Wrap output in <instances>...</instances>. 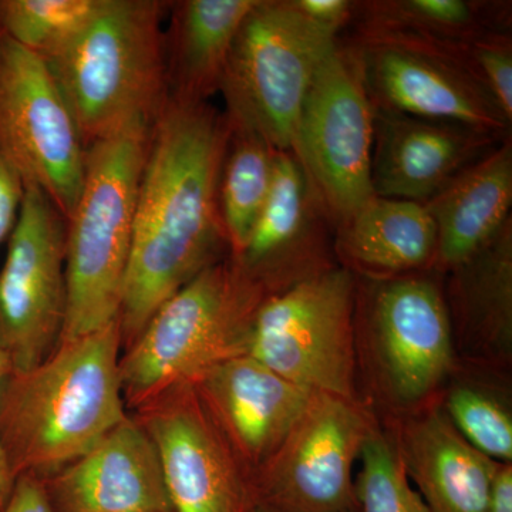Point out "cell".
I'll return each instance as SVG.
<instances>
[{
  "label": "cell",
  "instance_id": "6da1fadb",
  "mask_svg": "<svg viewBox=\"0 0 512 512\" xmlns=\"http://www.w3.org/2000/svg\"><path fill=\"white\" fill-rule=\"evenodd\" d=\"M229 133L211 101L171 97L151 127L119 315L123 352L171 296L231 255L220 211Z\"/></svg>",
  "mask_w": 512,
  "mask_h": 512
},
{
  "label": "cell",
  "instance_id": "7a4b0ae2",
  "mask_svg": "<svg viewBox=\"0 0 512 512\" xmlns=\"http://www.w3.org/2000/svg\"><path fill=\"white\" fill-rule=\"evenodd\" d=\"M119 320L60 343L46 360L12 372L0 394V456L10 480L52 477L126 419Z\"/></svg>",
  "mask_w": 512,
  "mask_h": 512
},
{
  "label": "cell",
  "instance_id": "3957f363",
  "mask_svg": "<svg viewBox=\"0 0 512 512\" xmlns=\"http://www.w3.org/2000/svg\"><path fill=\"white\" fill-rule=\"evenodd\" d=\"M355 279L360 402L380 424L436 403L457 366L443 274Z\"/></svg>",
  "mask_w": 512,
  "mask_h": 512
},
{
  "label": "cell",
  "instance_id": "277c9868",
  "mask_svg": "<svg viewBox=\"0 0 512 512\" xmlns=\"http://www.w3.org/2000/svg\"><path fill=\"white\" fill-rule=\"evenodd\" d=\"M167 8L160 0H103L83 32L46 60L84 146L151 128L163 113Z\"/></svg>",
  "mask_w": 512,
  "mask_h": 512
},
{
  "label": "cell",
  "instance_id": "5b68a950",
  "mask_svg": "<svg viewBox=\"0 0 512 512\" xmlns=\"http://www.w3.org/2000/svg\"><path fill=\"white\" fill-rule=\"evenodd\" d=\"M268 298L231 255L171 296L121 353L128 412L194 383L225 360L248 355L256 315Z\"/></svg>",
  "mask_w": 512,
  "mask_h": 512
},
{
  "label": "cell",
  "instance_id": "8992f818",
  "mask_svg": "<svg viewBox=\"0 0 512 512\" xmlns=\"http://www.w3.org/2000/svg\"><path fill=\"white\" fill-rule=\"evenodd\" d=\"M150 133L133 128L86 147L82 191L67 218V313L59 345L119 320Z\"/></svg>",
  "mask_w": 512,
  "mask_h": 512
},
{
  "label": "cell",
  "instance_id": "52a82bcc",
  "mask_svg": "<svg viewBox=\"0 0 512 512\" xmlns=\"http://www.w3.org/2000/svg\"><path fill=\"white\" fill-rule=\"evenodd\" d=\"M338 37L296 13L286 0H256L242 22L220 87L232 126L295 150L303 103Z\"/></svg>",
  "mask_w": 512,
  "mask_h": 512
},
{
  "label": "cell",
  "instance_id": "ba28073f",
  "mask_svg": "<svg viewBox=\"0 0 512 512\" xmlns=\"http://www.w3.org/2000/svg\"><path fill=\"white\" fill-rule=\"evenodd\" d=\"M355 276L342 266L266 299L248 355L311 392L360 402Z\"/></svg>",
  "mask_w": 512,
  "mask_h": 512
},
{
  "label": "cell",
  "instance_id": "9c48e42d",
  "mask_svg": "<svg viewBox=\"0 0 512 512\" xmlns=\"http://www.w3.org/2000/svg\"><path fill=\"white\" fill-rule=\"evenodd\" d=\"M373 140L375 106L355 53L338 39L306 94L293 150L333 229L375 197Z\"/></svg>",
  "mask_w": 512,
  "mask_h": 512
},
{
  "label": "cell",
  "instance_id": "30bf717a",
  "mask_svg": "<svg viewBox=\"0 0 512 512\" xmlns=\"http://www.w3.org/2000/svg\"><path fill=\"white\" fill-rule=\"evenodd\" d=\"M0 157L64 218L84 178L86 146L45 59L0 32Z\"/></svg>",
  "mask_w": 512,
  "mask_h": 512
},
{
  "label": "cell",
  "instance_id": "8fae6325",
  "mask_svg": "<svg viewBox=\"0 0 512 512\" xmlns=\"http://www.w3.org/2000/svg\"><path fill=\"white\" fill-rule=\"evenodd\" d=\"M377 423L362 402L313 392L274 456L252 478L255 511L357 512L355 464Z\"/></svg>",
  "mask_w": 512,
  "mask_h": 512
},
{
  "label": "cell",
  "instance_id": "7c38bea8",
  "mask_svg": "<svg viewBox=\"0 0 512 512\" xmlns=\"http://www.w3.org/2000/svg\"><path fill=\"white\" fill-rule=\"evenodd\" d=\"M67 220L45 192L25 187L0 269V349L13 372L40 365L59 345L66 322Z\"/></svg>",
  "mask_w": 512,
  "mask_h": 512
},
{
  "label": "cell",
  "instance_id": "4fadbf2b",
  "mask_svg": "<svg viewBox=\"0 0 512 512\" xmlns=\"http://www.w3.org/2000/svg\"><path fill=\"white\" fill-rule=\"evenodd\" d=\"M340 42L355 53L376 110L511 136L510 121L470 60L420 43L365 33H350Z\"/></svg>",
  "mask_w": 512,
  "mask_h": 512
},
{
  "label": "cell",
  "instance_id": "5bb4252c",
  "mask_svg": "<svg viewBox=\"0 0 512 512\" xmlns=\"http://www.w3.org/2000/svg\"><path fill=\"white\" fill-rule=\"evenodd\" d=\"M153 440L173 512H254L251 478L194 384L131 412Z\"/></svg>",
  "mask_w": 512,
  "mask_h": 512
},
{
  "label": "cell",
  "instance_id": "9a60e30c",
  "mask_svg": "<svg viewBox=\"0 0 512 512\" xmlns=\"http://www.w3.org/2000/svg\"><path fill=\"white\" fill-rule=\"evenodd\" d=\"M231 256L269 296L339 266L335 229L293 151H276L268 202L245 247Z\"/></svg>",
  "mask_w": 512,
  "mask_h": 512
},
{
  "label": "cell",
  "instance_id": "2e32d148",
  "mask_svg": "<svg viewBox=\"0 0 512 512\" xmlns=\"http://www.w3.org/2000/svg\"><path fill=\"white\" fill-rule=\"evenodd\" d=\"M191 384L251 481L274 456L313 393L249 355L225 360Z\"/></svg>",
  "mask_w": 512,
  "mask_h": 512
},
{
  "label": "cell",
  "instance_id": "e0dca14e",
  "mask_svg": "<svg viewBox=\"0 0 512 512\" xmlns=\"http://www.w3.org/2000/svg\"><path fill=\"white\" fill-rule=\"evenodd\" d=\"M42 483L52 512H173L157 448L131 413Z\"/></svg>",
  "mask_w": 512,
  "mask_h": 512
},
{
  "label": "cell",
  "instance_id": "ac0fdd59",
  "mask_svg": "<svg viewBox=\"0 0 512 512\" xmlns=\"http://www.w3.org/2000/svg\"><path fill=\"white\" fill-rule=\"evenodd\" d=\"M508 137L375 109L373 192L376 197L426 204Z\"/></svg>",
  "mask_w": 512,
  "mask_h": 512
},
{
  "label": "cell",
  "instance_id": "d6986e66",
  "mask_svg": "<svg viewBox=\"0 0 512 512\" xmlns=\"http://www.w3.org/2000/svg\"><path fill=\"white\" fill-rule=\"evenodd\" d=\"M457 362L512 370V221L443 274Z\"/></svg>",
  "mask_w": 512,
  "mask_h": 512
},
{
  "label": "cell",
  "instance_id": "ffe728a7",
  "mask_svg": "<svg viewBox=\"0 0 512 512\" xmlns=\"http://www.w3.org/2000/svg\"><path fill=\"white\" fill-rule=\"evenodd\" d=\"M382 426L430 512H487L498 461L471 446L437 402Z\"/></svg>",
  "mask_w": 512,
  "mask_h": 512
},
{
  "label": "cell",
  "instance_id": "44dd1931",
  "mask_svg": "<svg viewBox=\"0 0 512 512\" xmlns=\"http://www.w3.org/2000/svg\"><path fill=\"white\" fill-rule=\"evenodd\" d=\"M335 255L355 278L431 271L436 269V227L426 205L375 195L335 228Z\"/></svg>",
  "mask_w": 512,
  "mask_h": 512
},
{
  "label": "cell",
  "instance_id": "7402d4cb",
  "mask_svg": "<svg viewBox=\"0 0 512 512\" xmlns=\"http://www.w3.org/2000/svg\"><path fill=\"white\" fill-rule=\"evenodd\" d=\"M424 205L436 227V271L446 274L512 221L511 137L461 171Z\"/></svg>",
  "mask_w": 512,
  "mask_h": 512
},
{
  "label": "cell",
  "instance_id": "603a6c76",
  "mask_svg": "<svg viewBox=\"0 0 512 512\" xmlns=\"http://www.w3.org/2000/svg\"><path fill=\"white\" fill-rule=\"evenodd\" d=\"M255 2H168L163 37L168 97L204 103L220 93L232 43Z\"/></svg>",
  "mask_w": 512,
  "mask_h": 512
},
{
  "label": "cell",
  "instance_id": "cb8c5ba5",
  "mask_svg": "<svg viewBox=\"0 0 512 512\" xmlns=\"http://www.w3.org/2000/svg\"><path fill=\"white\" fill-rule=\"evenodd\" d=\"M353 33L394 37L470 57L481 37L511 32V2L372 0L357 2Z\"/></svg>",
  "mask_w": 512,
  "mask_h": 512
},
{
  "label": "cell",
  "instance_id": "d4e9b609",
  "mask_svg": "<svg viewBox=\"0 0 512 512\" xmlns=\"http://www.w3.org/2000/svg\"><path fill=\"white\" fill-rule=\"evenodd\" d=\"M437 404L471 446L512 463V370L457 362Z\"/></svg>",
  "mask_w": 512,
  "mask_h": 512
},
{
  "label": "cell",
  "instance_id": "484cf974",
  "mask_svg": "<svg viewBox=\"0 0 512 512\" xmlns=\"http://www.w3.org/2000/svg\"><path fill=\"white\" fill-rule=\"evenodd\" d=\"M275 157L264 137L231 124L220 177L221 220L231 255L242 251L264 211L274 184Z\"/></svg>",
  "mask_w": 512,
  "mask_h": 512
},
{
  "label": "cell",
  "instance_id": "4316f807",
  "mask_svg": "<svg viewBox=\"0 0 512 512\" xmlns=\"http://www.w3.org/2000/svg\"><path fill=\"white\" fill-rule=\"evenodd\" d=\"M103 0H0V32L49 60L79 36Z\"/></svg>",
  "mask_w": 512,
  "mask_h": 512
},
{
  "label": "cell",
  "instance_id": "83f0119b",
  "mask_svg": "<svg viewBox=\"0 0 512 512\" xmlns=\"http://www.w3.org/2000/svg\"><path fill=\"white\" fill-rule=\"evenodd\" d=\"M355 476L357 512H430L407 477L389 431H370Z\"/></svg>",
  "mask_w": 512,
  "mask_h": 512
},
{
  "label": "cell",
  "instance_id": "f1b7e54d",
  "mask_svg": "<svg viewBox=\"0 0 512 512\" xmlns=\"http://www.w3.org/2000/svg\"><path fill=\"white\" fill-rule=\"evenodd\" d=\"M474 67L485 89L512 123V37L511 32L481 37L471 47Z\"/></svg>",
  "mask_w": 512,
  "mask_h": 512
},
{
  "label": "cell",
  "instance_id": "f546056e",
  "mask_svg": "<svg viewBox=\"0 0 512 512\" xmlns=\"http://www.w3.org/2000/svg\"><path fill=\"white\" fill-rule=\"evenodd\" d=\"M286 2L303 18L338 39L343 30L352 26L356 16L357 2L353 0H286Z\"/></svg>",
  "mask_w": 512,
  "mask_h": 512
},
{
  "label": "cell",
  "instance_id": "4dcf8cb0",
  "mask_svg": "<svg viewBox=\"0 0 512 512\" xmlns=\"http://www.w3.org/2000/svg\"><path fill=\"white\" fill-rule=\"evenodd\" d=\"M25 184L16 171L0 157V244L9 239L18 222Z\"/></svg>",
  "mask_w": 512,
  "mask_h": 512
},
{
  "label": "cell",
  "instance_id": "1f68e13d",
  "mask_svg": "<svg viewBox=\"0 0 512 512\" xmlns=\"http://www.w3.org/2000/svg\"><path fill=\"white\" fill-rule=\"evenodd\" d=\"M0 512H52L42 481L32 476L16 478L9 500Z\"/></svg>",
  "mask_w": 512,
  "mask_h": 512
},
{
  "label": "cell",
  "instance_id": "d6a6232c",
  "mask_svg": "<svg viewBox=\"0 0 512 512\" xmlns=\"http://www.w3.org/2000/svg\"><path fill=\"white\" fill-rule=\"evenodd\" d=\"M487 512H512V463H498Z\"/></svg>",
  "mask_w": 512,
  "mask_h": 512
},
{
  "label": "cell",
  "instance_id": "836d02e7",
  "mask_svg": "<svg viewBox=\"0 0 512 512\" xmlns=\"http://www.w3.org/2000/svg\"><path fill=\"white\" fill-rule=\"evenodd\" d=\"M13 366L8 355L0 349V394H2L3 386L6 380L12 375ZM13 490V481L10 480L6 468L3 466L2 456H0V510L5 507L6 501L9 500L10 493Z\"/></svg>",
  "mask_w": 512,
  "mask_h": 512
},
{
  "label": "cell",
  "instance_id": "e575fe53",
  "mask_svg": "<svg viewBox=\"0 0 512 512\" xmlns=\"http://www.w3.org/2000/svg\"><path fill=\"white\" fill-rule=\"evenodd\" d=\"M255 512H261V511H255Z\"/></svg>",
  "mask_w": 512,
  "mask_h": 512
}]
</instances>
